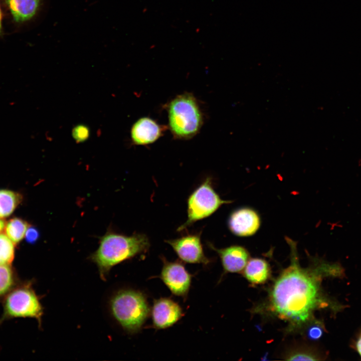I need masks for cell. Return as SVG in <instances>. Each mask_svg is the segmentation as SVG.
Here are the masks:
<instances>
[{"instance_id":"9c48e42d","label":"cell","mask_w":361,"mask_h":361,"mask_svg":"<svg viewBox=\"0 0 361 361\" xmlns=\"http://www.w3.org/2000/svg\"><path fill=\"white\" fill-rule=\"evenodd\" d=\"M261 226V219L254 209L243 207L233 211L229 218L228 226L231 232L239 237L254 235Z\"/></svg>"},{"instance_id":"52a82bcc","label":"cell","mask_w":361,"mask_h":361,"mask_svg":"<svg viewBox=\"0 0 361 361\" xmlns=\"http://www.w3.org/2000/svg\"><path fill=\"white\" fill-rule=\"evenodd\" d=\"M161 259L163 267L159 278L172 294L186 298L191 284L192 275L180 262H169L164 257Z\"/></svg>"},{"instance_id":"30bf717a","label":"cell","mask_w":361,"mask_h":361,"mask_svg":"<svg viewBox=\"0 0 361 361\" xmlns=\"http://www.w3.org/2000/svg\"><path fill=\"white\" fill-rule=\"evenodd\" d=\"M183 315L182 308L173 300L167 298L154 300L151 316L155 328L169 327L177 322Z\"/></svg>"},{"instance_id":"7a4b0ae2","label":"cell","mask_w":361,"mask_h":361,"mask_svg":"<svg viewBox=\"0 0 361 361\" xmlns=\"http://www.w3.org/2000/svg\"><path fill=\"white\" fill-rule=\"evenodd\" d=\"M149 246V239L143 234L127 236L107 232L101 238L98 249L90 258L96 264L100 277L105 280L113 267L146 252Z\"/></svg>"},{"instance_id":"ac0fdd59","label":"cell","mask_w":361,"mask_h":361,"mask_svg":"<svg viewBox=\"0 0 361 361\" xmlns=\"http://www.w3.org/2000/svg\"><path fill=\"white\" fill-rule=\"evenodd\" d=\"M319 356L312 349H296L288 353L286 359L289 360H316Z\"/></svg>"},{"instance_id":"8992f818","label":"cell","mask_w":361,"mask_h":361,"mask_svg":"<svg viewBox=\"0 0 361 361\" xmlns=\"http://www.w3.org/2000/svg\"><path fill=\"white\" fill-rule=\"evenodd\" d=\"M5 310L10 316L35 318L39 322L43 314L41 303L30 288H22L12 292L6 299Z\"/></svg>"},{"instance_id":"603a6c76","label":"cell","mask_w":361,"mask_h":361,"mask_svg":"<svg viewBox=\"0 0 361 361\" xmlns=\"http://www.w3.org/2000/svg\"><path fill=\"white\" fill-rule=\"evenodd\" d=\"M355 345L357 352L361 356V330L357 338Z\"/></svg>"},{"instance_id":"d6986e66","label":"cell","mask_w":361,"mask_h":361,"mask_svg":"<svg viewBox=\"0 0 361 361\" xmlns=\"http://www.w3.org/2000/svg\"><path fill=\"white\" fill-rule=\"evenodd\" d=\"M13 283L12 271L8 265H0V295L7 292Z\"/></svg>"},{"instance_id":"cb8c5ba5","label":"cell","mask_w":361,"mask_h":361,"mask_svg":"<svg viewBox=\"0 0 361 361\" xmlns=\"http://www.w3.org/2000/svg\"><path fill=\"white\" fill-rule=\"evenodd\" d=\"M6 225L5 222L0 218V233L5 228Z\"/></svg>"},{"instance_id":"2e32d148","label":"cell","mask_w":361,"mask_h":361,"mask_svg":"<svg viewBox=\"0 0 361 361\" xmlns=\"http://www.w3.org/2000/svg\"><path fill=\"white\" fill-rule=\"evenodd\" d=\"M28 227L27 222L21 219L15 218L11 219L6 225L5 232L14 244H17L25 237Z\"/></svg>"},{"instance_id":"7402d4cb","label":"cell","mask_w":361,"mask_h":361,"mask_svg":"<svg viewBox=\"0 0 361 361\" xmlns=\"http://www.w3.org/2000/svg\"><path fill=\"white\" fill-rule=\"evenodd\" d=\"M25 236L26 241L28 243H34L39 239L40 234L38 230L36 228L28 227Z\"/></svg>"},{"instance_id":"ffe728a7","label":"cell","mask_w":361,"mask_h":361,"mask_svg":"<svg viewBox=\"0 0 361 361\" xmlns=\"http://www.w3.org/2000/svg\"><path fill=\"white\" fill-rule=\"evenodd\" d=\"M90 135L89 128L83 124L76 125L72 129V136L77 143L87 140Z\"/></svg>"},{"instance_id":"e0dca14e","label":"cell","mask_w":361,"mask_h":361,"mask_svg":"<svg viewBox=\"0 0 361 361\" xmlns=\"http://www.w3.org/2000/svg\"><path fill=\"white\" fill-rule=\"evenodd\" d=\"M14 258V243L7 235L0 234V265H10Z\"/></svg>"},{"instance_id":"d4e9b609","label":"cell","mask_w":361,"mask_h":361,"mask_svg":"<svg viewBox=\"0 0 361 361\" xmlns=\"http://www.w3.org/2000/svg\"><path fill=\"white\" fill-rule=\"evenodd\" d=\"M2 34V12L0 8V36Z\"/></svg>"},{"instance_id":"7c38bea8","label":"cell","mask_w":361,"mask_h":361,"mask_svg":"<svg viewBox=\"0 0 361 361\" xmlns=\"http://www.w3.org/2000/svg\"><path fill=\"white\" fill-rule=\"evenodd\" d=\"M165 126L148 117L137 120L132 125L130 135L133 143L136 145H144L151 144L162 136Z\"/></svg>"},{"instance_id":"277c9868","label":"cell","mask_w":361,"mask_h":361,"mask_svg":"<svg viewBox=\"0 0 361 361\" xmlns=\"http://www.w3.org/2000/svg\"><path fill=\"white\" fill-rule=\"evenodd\" d=\"M113 316L122 327L130 333L138 331L150 313L144 295L139 291L125 289L120 290L110 302Z\"/></svg>"},{"instance_id":"3957f363","label":"cell","mask_w":361,"mask_h":361,"mask_svg":"<svg viewBox=\"0 0 361 361\" xmlns=\"http://www.w3.org/2000/svg\"><path fill=\"white\" fill-rule=\"evenodd\" d=\"M168 127L177 139H189L196 135L203 124V116L196 97L184 93L172 99L167 106Z\"/></svg>"},{"instance_id":"4fadbf2b","label":"cell","mask_w":361,"mask_h":361,"mask_svg":"<svg viewBox=\"0 0 361 361\" xmlns=\"http://www.w3.org/2000/svg\"><path fill=\"white\" fill-rule=\"evenodd\" d=\"M13 19L18 23L29 21L37 13L40 0H5Z\"/></svg>"},{"instance_id":"44dd1931","label":"cell","mask_w":361,"mask_h":361,"mask_svg":"<svg viewBox=\"0 0 361 361\" xmlns=\"http://www.w3.org/2000/svg\"><path fill=\"white\" fill-rule=\"evenodd\" d=\"M307 330V335L311 340H317L320 338L324 332V327L320 322H312L310 324Z\"/></svg>"},{"instance_id":"5bb4252c","label":"cell","mask_w":361,"mask_h":361,"mask_svg":"<svg viewBox=\"0 0 361 361\" xmlns=\"http://www.w3.org/2000/svg\"><path fill=\"white\" fill-rule=\"evenodd\" d=\"M242 272L245 278L253 285L263 284L270 276L268 263L259 258H250Z\"/></svg>"},{"instance_id":"6da1fadb","label":"cell","mask_w":361,"mask_h":361,"mask_svg":"<svg viewBox=\"0 0 361 361\" xmlns=\"http://www.w3.org/2000/svg\"><path fill=\"white\" fill-rule=\"evenodd\" d=\"M285 239L290 250V263L274 281L264 305L271 315L286 322L291 331L307 326L313 322L315 311L325 306L320 282L333 266L310 256L311 264L303 267L296 242L287 237Z\"/></svg>"},{"instance_id":"9a60e30c","label":"cell","mask_w":361,"mask_h":361,"mask_svg":"<svg viewBox=\"0 0 361 361\" xmlns=\"http://www.w3.org/2000/svg\"><path fill=\"white\" fill-rule=\"evenodd\" d=\"M21 200L17 193L9 190H0V218L10 216Z\"/></svg>"},{"instance_id":"ba28073f","label":"cell","mask_w":361,"mask_h":361,"mask_svg":"<svg viewBox=\"0 0 361 361\" xmlns=\"http://www.w3.org/2000/svg\"><path fill=\"white\" fill-rule=\"evenodd\" d=\"M171 246L179 259L186 263L207 265L211 260L205 255L201 234H188L175 239L165 240Z\"/></svg>"},{"instance_id":"5b68a950","label":"cell","mask_w":361,"mask_h":361,"mask_svg":"<svg viewBox=\"0 0 361 361\" xmlns=\"http://www.w3.org/2000/svg\"><path fill=\"white\" fill-rule=\"evenodd\" d=\"M211 180L210 177H207L189 196L188 219L177 228V231L184 230L195 222L209 217L223 205L232 203L220 197L213 189Z\"/></svg>"},{"instance_id":"8fae6325","label":"cell","mask_w":361,"mask_h":361,"mask_svg":"<svg viewBox=\"0 0 361 361\" xmlns=\"http://www.w3.org/2000/svg\"><path fill=\"white\" fill-rule=\"evenodd\" d=\"M208 245L219 256L225 273L242 272L250 259L248 251L241 246L232 245L219 249L210 243H208Z\"/></svg>"}]
</instances>
